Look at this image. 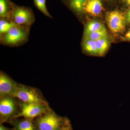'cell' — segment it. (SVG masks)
Masks as SVG:
<instances>
[{
	"instance_id": "obj_1",
	"label": "cell",
	"mask_w": 130,
	"mask_h": 130,
	"mask_svg": "<svg viewBox=\"0 0 130 130\" xmlns=\"http://www.w3.org/2000/svg\"><path fill=\"white\" fill-rule=\"evenodd\" d=\"M34 122L38 130H59L70 123L68 119L50 111L37 117Z\"/></svg>"
},
{
	"instance_id": "obj_2",
	"label": "cell",
	"mask_w": 130,
	"mask_h": 130,
	"mask_svg": "<svg viewBox=\"0 0 130 130\" xmlns=\"http://www.w3.org/2000/svg\"><path fill=\"white\" fill-rule=\"evenodd\" d=\"M23 102L47 105V103L36 89L23 85H17L16 89L12 95Z\"/></svg>"
},
{
	"instance_id": "obj_3",
	"label": "cell",
	"mask_w": 130,
	"mask_h": 130,
	"mask_svg": "<svg viewBox=\"0 0 130 130\" xmlns=\"http://www.w3.org/2000/svg\"><path fill=\"white\" fill-rule=\"evenodd\" d=\"M20 111L17 113L13 119L23 117L25 118L32 120L50 111L47 105L35 103L22 102L20 103Z\"/></svg>"
},
{
	"instance_id": "obj_4",
	"label": "cell",
	"mask_w": 130,
	"mask_h": 130,
	"mask_svg": "<svg viewBox=\"0 0 130 130\" xmlns=\"http://www.w3.org/2000/svg\"><path fill=\"white\" fill-rule=\"evenodd\" d=\"M14 96L7 95L1 98L0 101L1 124L14 118L16 114L17 105Z\"/></svg>"
},
{
	"instance_id": "obj_5",
	"label": "cell",
	"mask_w": 130,
	"mask_h": 130,
	"mask_svg": "<svg viewBox=\"0 0 130 130\" xmlns=\"http://www.w3.org/2000/svg\"><path fill=\"white\" fill-rule=\"evenodd\" d=\"M108 26L115 34L121 33L125 29L126 18L123 12L114 10L108 13L106 17Z\"/></svg>"
},
{
	"instance_id": "obj_6",
	"label": "cell",
	"mask_w": 130,
	"mask_h": 130,
	"mask_svg": "<svg viewBox=\"0 0 130 130\" xmlns=\"http://www.w3.org/2000/svg\"><path fill=\"white\" fill-rule=\"evenodd\" d=\"M11 15L14 23L19 25L30 23L33 17V13L30 8L20 6L13 3Z\"/></svg>"
},
{
	"instance_id": "obj_7",
	"label": "cell",
	"mask_w": 130,
	"mask_h": 130,
	"mask_svg": "<svg viewBox=\"0 0 130 130\" xmlns=\"http://www.w3.org/2000/svg\"><path fill=\"white\" fill-rule=\"evenodd\" d=\"M26 36L27 33L23 29L16 26L5 34L3 41L7 44H15L25 40Z\"/></svg>"
},
{
	"instance_id": "obj_8",
	"label": "cell",
	"mask_w": 130,
	"mask_h": 130,
	"mask_svg": "<svg viewBox=\"0 0 130 130\" xmlns=\"http://www.w3.org/2000/svg\"><path fill=\"white\" fill-rule=\"evenodd\" d=\"M17 84L4 74L0 75V95L2 98L7 95H12L16 89Z\"/></svg>"
},
{
	"instance_id": "obj_9",
	"label": "cell",
	"mask_w": 130,
	"mask_h": 130,
	"mask_svg": "<svg viewBox=\"0 0 130 130\" xmlns=\"http://www.w3.org/2000/svg\"><path fill=\"white\" fill-rule=\"evenodd\" d=\"M8 122L13 126L15 130H38L34 121L30 119H14Z\"/></svg>"
},
{
	"instance_id": "obj_10",
	"label": "cell",
	"mask_w": 130,
	"mask_h": 130,
	"mask_svg": "<svg viewBox=\"0 0 130 130\" xmlns=\"http://www.w3.org/2000/svg\"><path fill=\"white\" fill-rule=\"evenodd\" d=\"M102 4L101 0H86L84 10L91 15L97 16L101 13Z\"/></svg>"
},
{
	"instance_id": "obj_11",
	"label": "cell",
	"mask_w": 130,
	"mask_h": 130,
	"mask_svg": "<svg viewBox=\"0 0 130 130\" xmlns=\"http://www.w3.org/2000/svg\"><path fill=\"white\" fill-rule=\"evenodd\" d=\"M13 3L9 0H0V16L5 18L11 15Z\"/></svg>"
},
{
	"instance_id": "obj_12",
	"label": "cell",
	"mask_w": 130,
	"mask_h": 130,
	"mask_svg": "<svg viewBox=\"0 0 130 130\" xmlns=\"http://www.w3.org/2000/svg\"><path fill=\"white\" fill-rule=\"evenodd\" d=\"M105 29H106L105 26L101 22L95 21H91L86 25L84 35Z\"/></svg>"
},
{
	"instance_id": "obj_13",
	"label": "cell",
	"mask_w": 130,
	"mask_h": 130,
	"mask_svg": "<svg viewBox=\"0 0 130 130\" xmlns=\"http://www.w3.org/2000/svg\"><path fill=\"white\" fill-rule=\"evenodd\" d=\"M96 46L98 55H103L108 49L109 43L107 38H102L95 41Z\"/></svg>"
},
{
	"instance_id": "obj_14",
	"label": "cell",
	"mask_w": 130,
	"mask_h": 130,
	"mask_svg": "<svg viewBox=\"0 0 130 130\" xmlns=\"http://www.w3.org/2000/svg\"><path fill=\"white\" fill-rule=\"evenodd\" d=\"M83 46L84 50L89 53L94 55H98L95 41L84 38Z\"/></svg>"
},
{
	"instance_id": "obj_15",
	"label": "cell",
	"mask_w": 130,
	"mask_h": 130,
	"mask_svg": "<svg viewBox=\"0 0 130 130\" xmlns=\"http://www.w3.org/2000/svg\"><path fill=\"white\" fill-rule=\"evenodd\" d=\"M107 32L106 29L84 35V38L96 41L102 38H107Z\"/></svg>"
},
{
	"instance_id": "obj_16",
	"label": "cell",
	"mask_w": 130,
	"mask_h": 130,
	"mask_svg": "<svg viewBox=\"0 0 130 130\" xmlns=\"http://www.w3.org/2000/svg\"><path fill=\"white\" fill-rule=\"evenodd\" d=\"M86 0H68L70 7L77 12H81L84 10Z\"/></svg>"
},
{
	"instance_id": "obj_17",
	"label": "cell",
	"mask_w": 130,
	"mask_h": 130,
	"mask_svg": "<svg viewBox=\"0 0 130 130\" xmlns=\"http://www.w3.org/2000/svg\"><path fill=\"white\" fill-rule=\"evenodd\" d=\"M46 1V0H33L34 5L39 11L45 16L51 18L47 9Z\"/></svg>"
},
{
	"instance_id": "obj_18",
	"label": "cell",
	"mask_w": 130,
	"mask_h": 130,
	"mask_svg": "<svg viewBox=\"0 0 130 130\" xmlns=\"http://www.w3.org/2000/svg\"><path fill=\"white\" fill-rule=\"evenodd\" d=\"M17 25L14 22H9L5 20H1L0 21V33L1 35L5 34L12 28Z\"/></svg>"
},
{
	"instance_id": "obj_19",
	"label": "cell",
	"mask_w": 130,
	"mask_h": 130,
	"mask_svg": "<svg viewBox=\"0 0 130 130\" xmlns=\"http://www.w3.org/2000/svg\"><path fill=\"white\" fill-rule=\"evenodd\" d=\"M72 129L71 123L65 125L64 127L59 130H71Z\"/></svg>"
},
{
	"instance_id": "obj_20",
	"label": "cell",
	"mask_w": 130,
	"mask_h": 130,
	"mask_svg": "<svg viewBox=\"0 0 130 130\" xmlns=\"http://www.w3.org/2000/svg\"><path fill=\"white\" fill-rule=\"evenodd\" d=\"M0 130H15L14 128L12 129H10V128H8L7 127H5L2 124H1L0 125Z\"/></svg>"
},
{
	"instance_id": "obj_21",
	"label": "cell",
	"mask_w": 130,
	"mask_h": 130,
	"mask_svg": "<svg viewBox=\"0 0 130 130\" xmlns=\"http://www.w3.org/2000/svg\"><path fill=\"white\" fill-rule=\"evenodd\" d=\"M124 38L125 40L130 41V30L126 34L125 36L124 37Z\"/></svg>"
},
{
	"instance_id": "obj_22",
	"label": "cell",
	"mask_w": 130,
	"mask_h": 130,
	"mask_svg": "<svg viewBox=\"0 0 130 130\" xmlns=\"http://www.w3.org/2000/svg\"><path fill=\"white\" fill-rule=\"evenodd\" d=\"M126 21L127 23H130V8L127 13L126 17Z\"/></svg>"
},
{
	"instance_id": "obj_23",
	"label": "cell",
	"mask_w": 130,
	"mask_h": 130,
	"mask_svg": "<svg viewBox=\"0 0 130 130\" xmlns=\"http://www.w3.org/2000/svg\"><path fill=\"white\" fill-rule=\"evenodd\" d=\"M125 1L128 5H130V0H125Z\"/></svg>"
},
{
	"instance_id": "obj_24",
	"label": "cell",
	"mask_w": 130,
	"mask_h": 130,
	"mask_svg": "<svg viewBox=\"0 0 130 130\" xmlns=\"http://www.w3.org/2000/svg\"><path fill=\"white\" fill-rule=\"evenodd\" d=\"M71 130H72V129Z\"/></svg>"
}]
</instances>
